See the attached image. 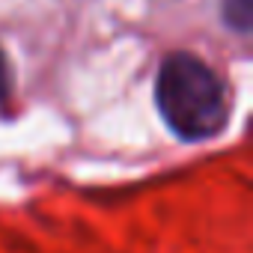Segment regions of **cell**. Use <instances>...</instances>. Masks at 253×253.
<instances>
[{
  "label": "cell",
  "instance_id": "1",
  "mask_svg": "<svg viewBox=\"0 0 253 253\" xmlns=\"http://www.w3.org/2000/svg\"><path fill=\"white\" fill-rule=\"evenodd\" d=\"M155 101L170 131L182 140L214 137L229 116L220 78L194 54H170L161 63Z\"/></svg>",
  "mask_w": 253,
  "mask_h": 253
},
{
  "label": "cell",
  "instance_id": "2",
  "mask_svg": "<svg viewBox=\"0 0 253 253\" xmlns=\"http://www.w3.org/2000/svg\"><path fill=\"white\" fill-rule=\"evenodd\" d=\"M220 12H223L226 27H232L235 33H250L253 0H223V3H220Z\"/></svg>",
  "mask_w": 253,
  "mask_h": 253
},
{
  "label": "cell",
  "instance_id": "3",
  "mask_svg": "<svg viewBox=\"0 0 253 253\" xmlns=\"http://www.w3.org/2000/svg\"><path fill=\"white\" fill-rule=\"evenodd\" d=\"M6 86H9V75H6V60H3V51H0V98L6 95Z\"/></svg>",
  "mask_w": 253,
  "mask_h": 253
}]
</instances>
